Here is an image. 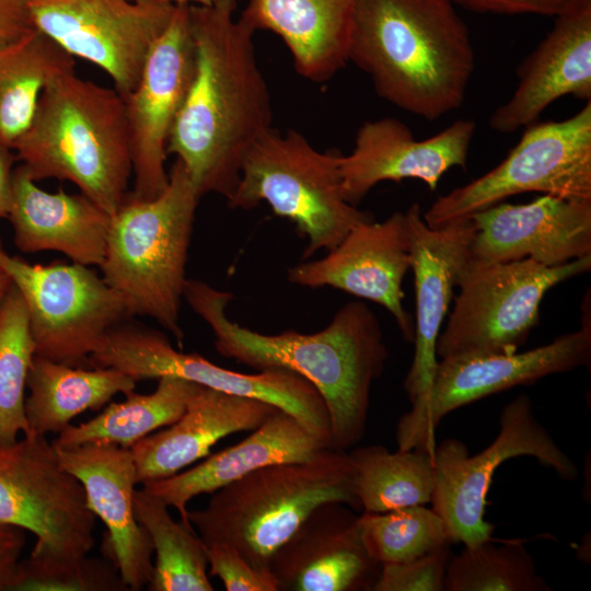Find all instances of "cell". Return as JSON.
I'll use <instances>...</instances> for the list:
<instances>
[{
  "instance_id": "e575fe53",
  "label": "cell",
  "mask_w": 591,
  "mask_h": 591,
  "mask_svg": "<svg viewBox=\"0 0 591 591\" xmlns=\"http://www.w3.org/2000/svg\"><path fill=\"white\" fill-rule=\"evenodd\" d=\"M359 524L366 549L381 565L409 561L453 543L443 519L424 505L363 512Z\"/></svg>"
},
{
  "instance_id": "b9f144b4",
  "label": "cell",
  "mask_w": 591,
  "mask_h": 591,
  "mask_svg": "<svg viewBox=\"0 0 591 591\" xmlns=\"http://www.w3.org/2000/svg\"><path fill=\"white\" fill-rule=\"evenodd\" d=\"M16 155L0 146V218H8L12 202V178Z\"/></svg>"
},
{
  "instance_id": "ac0fdd59",
  "label": "cell",
  "mask_w": 591,
  "mask_h": 591,
  "mask_svg": "<svg viewBox=\"0 0 591 591\" xmlns=\"http://www.w3.org/2000/svg\"><path fill=\"white\" fill-rule=\"evenodd\" d=\"M476 124L459 119L434 136L416 140L406 124L383 117L364 121L358 129L355 147L340 157L341 193L352 206L384 181H422L436 190L451 167L466 170Z\"/></svg>"
},
{
  "instance_id": "8fae6325",
  "label": "cell",
  "mask_w": 591,
  "mask_h": 591,
  "mask_svg": "<svg viewBox=\"0 0 591 591\" xmlns=\"http://www.w3.org/2000/svg\"><path fill=\"white\" fill-rule=\"evenodd\" d=\"M0 268L25 303L35 355L89 364L106 333L130 316L120 294L90 266L33 265L10 255L0 242Z\"/></svg>"
},
{
  "instance_id": "4dcf8cb0",
  "label": "cell",
  "mask_w": 591,
  "mask_h": 591,
  "mask_svg": "<svg viewBox=\"0 0 591 591\" xmlns=\"http://www.w3.org/2000/svg\"><path fill=\"white\" fill-rule=\"evenodd\" d=\"M432 452L424 449L390 452L383 445L349 452L354 493L363 512L431 502L434 490Z\"/></svg>"
},
{
  "instance_id": "52a82bcc",
  "label": "cell",
  "mask_w": 591,
  "mask_h": 591,
  "mask_svg": "<svg viewBox=\"0 0 591 591\" xmlns=\"http://www.w3.org/2000/svg\"><path fill=\"white\" fill-rule=\"evenodd\" d=\"M340 157L338 151H318L296 130L271 128L246 152L228 205L252 209L265 201L308 239L303 259L329 252L354 227L373 220L344 199Z\"/></svg>"
},
{
  "instance_id": "484cf974",
  "label": "cell",
  "mask_w": 591,
  "mask_h": 591,
  "mask_svg": "<svg viewBox=\"0 0 591 591\" xmlns=\"http://www.w3.org/2000/svg\"><path fill=\"white\" fill-rule=\"evenodd\" d=\"M111 217L82 194L45 192L23 165L13 170L8 219L15 245L24 253L55 251L73 263L99 267L105 255Z\"/></svg>"
},
{
  "instance_id": "44dd1931",
  "label": "cell",
  "mask_w": 591,
  "mask_h": 591,
  "mask_svg": "<svg viewBox=\"0 0 591 591\" xmlns=\"http://www.w3.org/2000/svg\"><path fill=\"white\" fill-rule=\"evenodd\" d=\"M381 568L366 549L359 514L341 502L316 507L269 563L278 591H373Z\"/></svg>"
},
{
  "instance_id": "d6986e66",
  "label": "cell",
  "mask_w": 591,
  "mask_h": 591,
  "mask_svg": "<svg viewBox=\"0 0 591 591\" xmlns=\"http://www.w3.org/2000/svg\"><path fill=\"white\" fill-rule=\"evenodd\" d=\"M471 258L482 263L530 258L559 266L591 255V199L543 195L529 204H497L470 217Z\"/></svg>"
},
{
  "instance_id": "7402d4cb",
  "label": "cell",
  "mask_w": 591,
  "mask_h": 591,
  "mask_svg": "<svg viewBox=\"0 0 591 591\" xmlns=\"http://www.w3.org/2000/svg\"><path fill=\"white\" fill-rule=\"evenodd\" d=\"M410 232L412 269L415 277V352L403 387L414 404L429 391L438 366L436 343L457 286L471 258L475 227L462 218L439 228L424 220L420 206L405 211Z\"/></svg>"
},
{
  "instance_id": "74e56055",
  "label": "cell",
  "mask_w": 591,
  "mask_h": 591,
  "mask_svg": "<svg viewBox=\"0 0 591 591\" xmlns=\"http://www.w3.org/2000/svg\"><path fill=\"white\" fill-rule=\"evenodd\" d=\"M209 576L218 577L228 591H278L270 569H258L234 547L224 543L204 544Z\"/></svg>"
},
{
  "instance_id": "ab89813d",
  "label": "cell",
  "mask_w": 591,
  "mask_h": 591,
  "mask_svg": "<svg viewBox=\"0 0 591 591\" xmlns=\"http://www.w3.org/2000/svg\"><path fill=\"white\" fill-rule=\"evenodd\" d=\"M25 541V530L0 523V591L13 590Z\"/></svg>"
},
{
  "instance_id": "60d3db41",
  "label": "cell",
  "mask_w": 591,
  "mask_h": 591,
  "mask_svg": "<svg viewBox=\"0 0 591 591\" xmlns=\"http://www.w3.org/2000/svg\"><path fill=\"white\" fill-rule=\"evenodd\" d=\"M30 0H0V47L35 30Z\"/></svg>"
},
{
  "instance_id": "2e32d148",
  "label": "cell",
  "mask_w": 591,
  "mask_h": 591,
  "mask_svg": "<svg viewBox=\"0 0 591 591\" xmlns=\"http://www.w3.org/2000/svg\"><path fill=\"white\" fill-rule=\"evenodd\" d=\"M189 5L175 4L136 86L123 97L134 175V189L128 194L134 198L152 199L169 183L167 143L195 69Z\"/></svg>"
},
{
  "instance_id": "5b68a950",
  "label": "cell",
  "mask_w": 591,
  "mask_h": 591,
  "mask_svg": "<svg viewBox=\"0 0 591 591\" xmlns=\"http://www.w3.org/2000/svg\"><path fill=\"white\" fill-rule=\"evenodd\" d=\"M325 502L361 510L345 450L327 448L305 461L255 470L213 491L204 509L187 517L204 544H228L254 567L269 569L276 551Z\"/></svg>"
},
{
  "instance_id": "d6a6232c",
  "label": "cell",
  "mask_w": 591,
  "mask_h": 591,
  "mask_svg": "<svg viewBox=\"0 0 591 591\" xmlns=\"http://www.w3.org/2000/svg\"><path fill=\"white\" fill-rule=\"evenodd\" d=\"M35 355L25 303L12 285L0 310V447L30 436L25 387Z\"/></svg>"
},
{
  "instance_id": "7c38bea8",
  "label": "cell",
  "mask_w": 591,
  "mask_h": 591,
  "mask_svg": "<svg viewBox=\"0 0 591 591\" xmlns=\"http://www.w3.org/2000/svg\"><path fill=\"white\" fill-rule=\"evenodd\" d=\"M95 368H113L137 382L174 376L230 394L258 398L296 417L310 432L332 447L329 416L316 389L299 374L269 369L255 374L228 370L198 354H184L161 332L118 324L89 357Z\"/></svg>"
},
{
  "instance_id": "277c9868",
  "label": "cell",
  "mask_w": 591,
  "mask_h": 591,
  "mask_svg": "<svg viewBox=\"0 0 591 591\" xmlns=\"http://www.w3.org/2000/svg\"><path fill=\"white\" fill-rule=\"evenodd\" d=\"M13 151L35 182H71L111 216L128 194L132 161L124 99L76 71L44 90Z\"/></svg>"
},
{
  "instance_id": "e0dca14e",
  "label": "cell",
  "mask_w": 591,
  "mask_h": 591,
  "mask_svg": "<svg viewBox=\"0 0 591 591\" xmlns=\"http://www.w3.org/2000/svg\"><path fill=\"white\" fill-rule=\"evenodd\" d=\"M410 246L407 216L396 211L382 222L357 224L324 257L290 267L287 279L305 288L332 287L384 306L410 343L415 324L403 306Z\"/></svg>"
},
{
  "instance_id": "5bb4252c",
  "label": "cell",
  "mask_w": 591,
  "mask_h": 591,
  "mask_svg": "<svg viewBox=\"0 0 591 591\" xmlns=\"http://www.w3.org/2000/svg\"><path fill=\"white\" fill-rule=\"evenodd\" d=\"M0 523L33 533L35 555L81 558L94 546L84 488L44 436L0 447Z\"/></svg>"
},
{
  "instance_id": "f546056e",
  "label": "cell",
  "mask_w": 591,
  "mask_h": 591,
  "mask_svg": "<svg viewBox=\"0 0 591 591\" xmlns=\"http://www.w3.org/2000/svg\"><path fill=\"white\" fill-rule=\"evenodd\" d=\"M198 386L184 379L162 376L152 393L132 391L123 402L108 404L92 419L78 426L69 425L51 443L59 447L97 443L130 449L177 420Z\"/></svg>"
},
{
  "instance_id": "f35d334b",
  "label": "cell",
  "mask_w": 591,
  "mask_h": 591,
  "mask_svg": "<svg viewBox=\"0 0 591 591\" xmlns=\"http://www.w3.org/2000/svg\"><path fill=\"white\" fill-rule=\"evenodd\" d=\"M454 5L477 13L537 14L554 16L561 14L579 0H450Z\"/></svg>"
},
{
  "instance_id": "83f0119b",
  "label": "cell",
  "mask_w": 591,
  "mask_h": 591,
  "mask_svg": "<svg viewBox=\"0 0 591 591\" xmlns=\"http://www.w3.org/2000/svg\"><path fill=\"white\" fill-rule=\"evenodd\" d=\"M136 384L113 368L83 369L34 355L25 398L31 434L60 433L76 416L102 408L116 394L135 391Z\"/></svg>"
},
{
  "instance_id": "7a4b0ae2",
  "label": "cell",
  "mask_w": 591,
  "mask_h": 591,
  "mask_svg": "<svg viewBox=\"0 0 591 591\" xmlns=\"http://www.w3.org/2000/svg\"><path fill=\"white\" fill-rule=\"evenodd\" d=\"M233 294L187 279L184 300L211 328L216 350L255 370L283 369L309 381L329 416L332 447L347 450L363 438L370 393L389 357L380 322L362 302L343 305L313 334L285 331L266 335L231 321Z\"/></svg>"
},
{
  "instance_id": "1f68e13d",
  "label": "cell",
  "mask_w": 591,
  "mask_h": 591,
  "mask_svg": "<svg viewBox=\"0 0 591 591\" xmlns=\"http://www.w3.org/2000/svg\"><path fill=\"white\" fill-rule=\"evenodd\" d=\"M138 522L149 534L155 564L150 591H212L202 540L192 524L176 522L169 506L144 488L134 494Z\"/></svg>"
},
{
  "instance_id": "8992f818",
  "label": "cell",
  "mask_w": 591,
  "mask_h": 591,
  "mask_svg": "<svg viewBox=\"0 0 591 591\" xmlns=\"http://www.w3.org/2000/svg\"><path fill=\"white\" fill-rule=\"evenodd\" d=\"M199 199L184 165L175 159L169 183L157 197L138 199L127 194L111 217L99 266L129 314L153 318L174 336L179 348L185 268Z\"/></svg>"
},
{
  "instance_id": "4316f807",
  "label": "cell",
  "mask_w": 591,
  "mask_h": 591,
  "mask_svg": "<svg viewBox=\"0 0 591 591\" xmlns=\"http://www.w3.org/2000/svg\"><path fill=\"white\" fill-rule=\"evenodd\" d=\"M358 0H246L239 16L254 32L279 36L297 72L314 83L333 78L348 63V45Z\"/></svg>"
},
{
  "instance_id": "ba28073f",
  "label": "cell",
  "mask_w": 591,
  "mask_h": 591,
  "mask_svg": "<svg viewBox=\"0 0 591 591\" xmlns=\"http://www.w3.org/2000/svg\"><path fill=\"white\" fill-rule=\"evenodd\" d=\"M590 268L591 255L552 267L530 258L498 263L470 258L457 281L453 310L437 338V357L517 352L538 322L545 293Z\"/></svg>"
},
{
  "instance_id": "ee69618b",
  "label": "cell",
  "mask_w": 591,
  "mask_h": 591,
  "mask_svg": "<svg viewBox=\"0 0 591 591\" xmlns=\"http://www.w3.org/2000/svg\"><path fill=\"white\" fill-rule=\"evenodd\" d=\"M11 286L10 277L0 268V310Z\"/></svg>"
},
{
  "instance_id": "30bf717a",
  "label": "cell",
  "mask_w": 591,
  "mask_h": 591,
  "mask_svg": "<svg viewBox=\"0 0 591 591\" xmlns=\"http://www.w3.org/2000/svg\"><path fill=\"white\" fill-rule=\"evenodd\" d=\"M531 456L566 480L578 476L572 460L536 419L530 398L521 394L507 404L499 431L483 451L470 455L456 439H445L432 452V509L443 519L453 543L475 546L491 537L485 520L487 494L496 470L512 457Z\"/></svg>"
},
{
  "instance_id": "ffe728a7",
  "label": "cell",
  "mask_w": 591,
  "mask_h": 591,
  "mask_svg": "<svg viewBox=\"0 0 591 591\" xmlns=\"http://www.w3.org/2000/svg\"><path fill=\"white\" fill-rule=\"evenodd\" d=\"M53 447L61 465L82 484L90 510L105 524V553L126 589L147 587L153 573L154 552L134 510L139 483L130 449L97 443Z\"/></svg>"
},
{
  "instance_id": "d4e9b609",
  "label": "cell",
  "mask_w": 591,
  "mask_h": 591,
  "mask_svg": "<svg viewBox=\"0 0 591 591\" xmlns=\"http://www.w3.org/2000/svg\"><path fill=\"white\" fill-rule=\"evenodd\" d=\"M331 445L310 432L296 417L278 408L252 433L194 467L173 476L141 484L169 507L181 521L188 520L187 505L196 496L212 494L246 474L273 464L305 461Z\"/></svg>"
},
{
  "instance_id": "f1b7e54d",
  "label": "cell",
  "mask_w": 591,
  "mask_h": 591,
  "mask_svg": "<svg viewBox=\"0 0 591 591\" xmlns=\"http://www.w3.org/2000/svg\"><path fill=\"white\" fill-rule=\"evenodd\" d=\"M76 71V60L35 28L0 47V146L13 150L35 115L44 90Z\"/></svg>"
},
{
  "instance_id": "8d00e7d4",
  "label": "cell",
  "mask_w": 591,
  "mask_h": 591,
  "mask_svg": "<svg viewBox=\"0 0 591 591\" xmlns=\"http://www.w3.org/2000/svg\"><path fill=\"white\" fill-rule=\"evenodd\" d=\"M450 545L409 561L382 565L373 591H443Z\"/></svg>"
},
{
  "instance_id": "9c48e42d",
  "label": "cell",
  "mask_w": 591,
  "mask_h": 591,
  "mask_svg": "<svg viewBox=\"0 0 591 591\" xmlns=\"http://www.w3.org/2000/svg\"><path fill=\"white\" fill-rule=\"evenodd\" d=\"M530 192L591 199V101L564 120L526 126L501 163L439 196L422 218L430 228H439Z\"/></svg>"
},
{
  "instance_id": "3957f363",
  "label": "cell",
  "mask_w": 591,
  "mask_h": 591,
  "mask_svg": "<svg viewBox=\"0 0 591 591\" xmlns=\"http://www.w3.org/2000/svg\"><path fill=\"white\" fill-rule=\"evenodd\" d=\"M347 57L381 99L430 121L463 104L475 67L450 0H358Z\"/></svg>"
},
{
  "instance_id": "603a6c76",
  "label": "cell",
  "mask_w": 591,
  "mask_h": 591,
  "mask_svg": "<svg viewBox=\"0 0 591 591\" xmlns=\"http://www.w3.org/2000/svg\"><path fill=\"white\" fill-rule=\"evenodd\" d=\"M518 85L497 107L489 127L511 134L537 121L556 100L591 101V0H579L555 18L547 35L517 69Z\"/></svg>"
},
{
  "instance_id": "836d02e7",
  "label": "cell",
  "mask_w": 591,
  "mask_h": 591,
  "mask_svg": "<svg viewBox=\"0 0 591 591\" xmlns=\"http://www.w3.org/2000/svg\"><path fill=\"white\" fill-rule=\"evenodd\" d=\"M445 591H552L541 577L521 541L501 545L491 537L464 546L451 557L445 572Z\"/></svg>"
},
{
  "instance_id": "d590c367",
  "label": "cell",
  "mask_w": 591,
  "mask_h": 591,
  "mask_svg": "<svg viewBox=\"0 0 591 591\" xmlns=\"http://www.w3.org/2000/svg\"><path fill=\"white\" fill-rule=\"evenodd\" d=\"M13 590H74L120 591L127 590L118 570L88 555L66 558L51 555L30 554L21 559Z\"/></svg>"
},
{
  "instance_id": "4fadbf2b",
  "label": "cell",
  "mask_w": 591,
  "mask_h": 591,
  "mask_svg": "<svg viewBox=\"0 0 591 591\" xmlns=\"http://www.w3.org/2000/svg\"><path fill=\"white\" fill-rule=\"evenodd\" d=\"M589 308L583 313L580 329L537 348L505 355L471 354L441 358L427 394L412 404L397 422L398 449L433 451L434 430L451 412L498 392L533 384L549 374L589 367Z\"/></svg>"
},
{
  "instance_id": "cb8c5ba5",
  "label": "cell",
  "mask_w": 591,
  "mask_h": 591,
  "mask_svg": "<svg viewBox=\"0 0 591 591\" xmlns=\"http://www.w3.org/2000/svg\"><path fill=\"white\" fill-rule=\"evenodd\" d=\"M278 408L258 398L199 384L177 420L130 448L138 483L179 473L208 456L219 440L235 432L256 429Z\"/></svg>"
},
{
  "instance_id": "9a60e30c",
  "label": "cell",
  "mask_w": 591,
  "mask_h": 591,
  "mask_svg": "<svg viewBox=\"0 0 591 591\" xmlns=\"http://www.w3.org/2000/svg\"><path fill=\"white\" fill-rule=\"evenodd\" d=\"M37 30L103 69L126 97L175 4L161 0H30Z\"/></svg>"
},
{
  "instance_id": "7bdbcfd3",
  "label": "cell",
  "mask_w": 591,
  "mask_h": 591,
  "mask_svg": "<svg viewBox=\"0 0 591 591\" xmlns=\"http://www.w3.org/2000/svg\"><path fill=\"white\" fill-rule=\"evenodd\" d=\"M164 2L173 4H193V5H202V7H216V5H230L236 7L237 0H161Z\"/></svg>"
},
{
  "instance_id": "6da1fadb",
  "label": "cell",
  "mask_w": 591,
  "mask_h": 591,
  "mask_svg": "<svg viewBox=\"0 0 591 591\" xmlns=\"http://www.w3.org/2000/svg\"><path fill=\"white\" fill-rule=\"evenodd\" d=\"M234 9L189 5L195 69L167 143L200 197L215 193L227 200L246 152L273 128L255 32Z\"/></svg>"
}]
</instances>
